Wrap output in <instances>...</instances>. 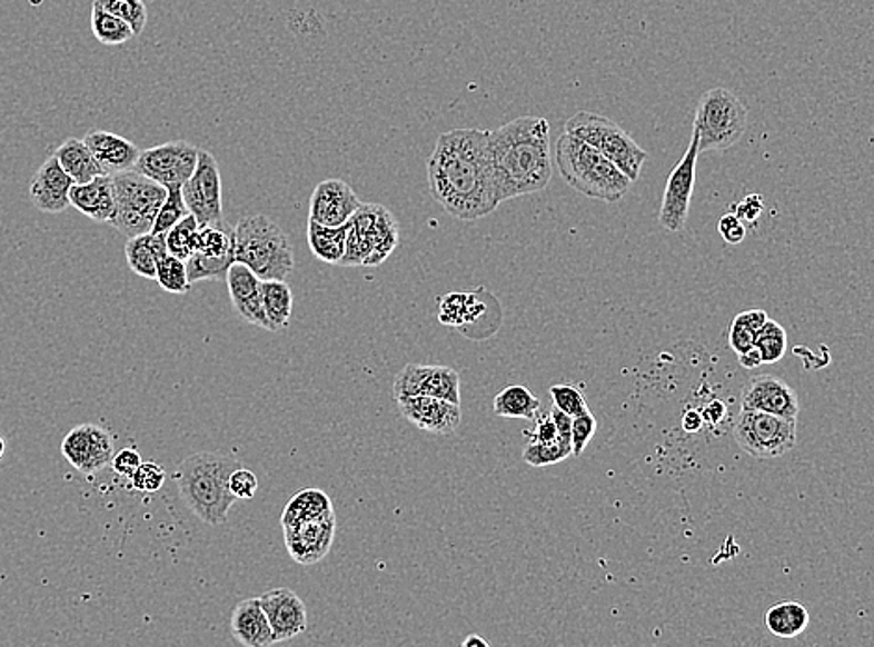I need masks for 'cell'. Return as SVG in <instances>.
<instances>
[{
    "label": "cell",
    "mask_w": 874,
    "mask_h": 647,
    "mask_svg": "<svg viewBox=\"0 0 874 647\" xmlns=\"http://www.w3.org/2000/svg\"><path fill=\"white\" fill-rule=\"evenodd\" d=\"M241 462L231 454L200 451L185 457L173 475L179 497L195 517L209 526L225 525L237 502L230 491V475Z\"/></svg>",
    "instance_id": "obj_3"
},
{
    "label": "cell",
    "mask_w": 874,
    "mask_h": 647,
    "mask_svg": "<svg viewBox=\"0 0 874 647\" xmlns=\"http://www.w3.org/2000/svg\"><path fill=\"white\" fill-rule=\"evenodd\" d=\"M766 629L777 638H796L810 625V613L798 601L776 603L765 614Z\"/></svg>",
    "instance_id": "obj_31"
},
{
    "label": "cell",
    "mask_w": 874,
    "mask_h": 647,
    "mask_svg": "<svg viewBox=\"0 0 874 647\" xmlns=\"http://www.w3.org/2000/svg\"><path fill=\"white\" fill-rule=\"evenodd\" d=\"M565 133L584 140L608 161L614 162L628 180L636 183L649 153L619 126L606 116L592 110H580L565 123Z\"/></svg>",
    "instance_id": "obj_6"
},
{
    "label": "cell",
    "mask_w": 874,
    "mask_h": 647,
    "mask_svg": "<svg viewBox=\"0 0 874 647\" xmlns=\"http://www.w3.org/2000/svg\"><path fill=\"white\" fill-rule=\"evenodd\" d=\"M550 417H553V422L554 426H556L559 439L570 440L573 418H570L569 415H565L564 410H559L558 407H554V409L550 410Z\"/></svg>",
    "instance_id": "obj_53"
},
{
    "label": "cell",
    "mask_w": 874,
    "mask_h": 647,
    "mask_svg": "<svg viewBox=\"0 0 874 647\" xmlns=\"http://www.w3.org/2000/svg\"><path fill=\"white\" fill-rule=\"evenodd\" d=\"M550 396H553L554 407L564 410L565 415H569L570 418L584 415V412L589 410L584 394L576 387L556 385V387L550 388Z\"/></svg>",
    "instance_id": "obj_44"
},
{
    "label": "cell",
    "mask_w": 874,
    "mask_h": 647,
    "mask_svg": "<svg viewBox=\"0 0 874 647\" xmlns=\"http://www.w3.org/2000/svg\"><path fill=\"white\" fill-rule=\"evenodd\" d=\"M755 344V330L746 324V319H744L743 313H738L735 319H733V324H731L729 329V346L733 351L738 355V352L746 351L749 347L754 346Z\"/></svg>",
    "instance_id": "obj_48"
},
{
    "label": "cell",
    "mask_w": 874,
    "mask_h": 647,
    "mask_svg": "<svg viewBox=\"0 0 874 647\" xmlns=\"http://www.w3.org/2000/svg\"><path fill=\"white\" fill-rule=\"evenodd\" d=\"M85 145L92 151L99 167L103 168L105 173H115L132 170L139 161L140 150L132 145L131 140L123 139L120 135L109 133L103 129H96L85 137Z\"/></svg>",
    "instance_id": "obj_23"
},
{
    "label": "cell",
    "mask_w": 874,
    "mask_h": 647,
    "mask_svg": "<svg viewBox=\"0 0 874 647\" xmlns=\"http://www.w3.org/2000/svg\"><path fill=\"white\" fill-rule=\"evenodd\" d=\"M4 451H7V445H4V439L0 437V459L4 457Z\"/></svg>",
    "instance_id": "obj_57"
},
{
    "label": "cell",
    "mask_w": 874,
    "mask_h": 647,
    "mask_svg": "<svg viewBox=\"0 0 874 647\" xmlns=\"http://www.w3.org/2000/svg\"><path fill=\"white\" fill-rule=\"evenodd\" d=\"M468 301H470V293H448V296L440 297L438 299L440 324L463 329L466 325Z\"/></svg>",
    "instance_id": "obj_42"
},
{
    "label": "cell",
    "mask_w": 874,
    "mask_h": 647,
    "mask_svg": "<svg viewBox=\"0 0 874 647\" xmlns=\"http://www.w3.org/2000/svg\"><path fill=\"white\" fill-rule=\"evenodd\" d=\"M167 238L165 233H145L127 239L126 258L131 271L139 277L156 280L157 260L167 256Z\"/></svg>",
    "instance_id": "obj_26"
},
{
    "label": "cell",
    "mask_w": 874,
    "mask_h": 647,
    "mask_svg": "<svg viewBox=\"0 0 874 647\" xmlns=\"http://www.w3.org/2000/svg\"><path fill=\"white\" fill-rule=\"evenodd\" d=\"M261 302L271 332L289 327L294 313V293L286 280H261Z\"/></svg>",
    "instance_id": "obj_28"
},
{
    "label": "cell",
    "mask_w": 874,
    "mask_h": 647,
    "mask_svg": "<svg viewBox=\"0 0 874 647\" xmlns=\"http://www.w3.org/2000/svg\"><path fill=\"white\" fill-rule=\"evenodd\" d=\"M231 636L245 647H269L277 644L271 624L265 616L259 599L237 603L230 619Z\"/></svg>",
    "instance_id": "obj_24"
},
{
    "label": "cell",
    "mask_w": 874,
    "mask_h": 647,
    "mask_svg": "<svg viewBox=\"0 0 874 647\" xmlns=\"http://www.w3.org/2000/svg\"><path fill=\"white\" fill-rule=\"evenodd\" d=\"M746 225H744L743 220L738 219L735 213H727L722 215V219L718 222V233L724 239L725 243L727 245H741L743 243L744 239H746Z\"/></svg>",
    "instance_id": "obj_49"
},
{
    "label": "cell",
    "mask_w": 874,
    "mask_h": 647,
    "mask_svg": "<svg viewBox=\"0 0 874 647\" xmlns=\"http://www.w3.org/2000/svg\"><path fill=\"white\" fill-rule=\"evenodd\" d=\"M198 228H200V225L196 222L195 217L190 213L185 219L179 220L178 225L172 226L165 233L168 255L176 256L179 260H189L190 256L195 255L196 231H198Z\"/></svg>",
    "instance_id": "obj_38"
},
{
    "label": "cell",
    "mask_w": 874,
    "mask_h": 647,
    "mask_svg": "<svg viewBox=\"0 0 874 647\" xmlns=\"http://www.w3.org/2000/svg\"><path fill=\"white\" fill-rule=\"evenodd\" d=\"M167 481V472L159 462L142 461L137 472L131 476V484L137 491L151 492L161 491L162 486Z\"/></svg>",
    "instance_id": "obj_43"
},
{
    "label": "cell",
    "mask_w": 874,
    "mask_h": 647,
    "mask_svg": "<svg viewBox=\"0 0 874 647\" xmlns=\"http://www.w3.org/2000/svg\"><path fill=\"white\" fill-rule=\"evenodd\" d=\"M258 599L265 616L271 624L277 644L291 640L308 629V614H306L305 603L294 590L277 588V590L265 591L264 596Z\"/></svg>",
    "instance_id": "obj_19"
},
{
    "label": "cell",
    "mask_w": 874,
    "mask_h": 647,
    "mask_svg": "<svg viewBox=\"0 0 874 647\" xmlns=\"http://www.w3.org/2000/svg\"><path fill=\"white\" fill-rule=\"evenodd\" d=\"M347 228L349 226H322L308 220V247L317 260L332 266H340L346 252Z\"/></svg>",
    "instance_id": "obj_29"
},
{
    "label": "cell",
    "mask_w": 874,
    "mask_h": 647,
    "mask_svg": "<svg viewBox=\"0 0 874 647\" xmlns=\"http://www.w3.org/2000/svg\"><path fill=\"white\" fill-rule=\"evenodd\" d=\"M230 491L237 500H252L258 492V476L250 468L237 467L230 475Z\"/></svg>",
    "instance_id": "obj_46"
},
{
    "label": "cell",
    "mask_w": 874,
    "mask_h": 647,
    "mask_svg": "<svg viewBox=\"0 0 874 647\" xmlns=\"http://www.w3.org/2000/svg\"><path fill=\"white\" fill-rule=\"evenodd\" d=\"M697 157H699V137L696 129H692L688 150L669 173L662 197L658 222L664 230L681 231L686 226L691 215L692 195L696 186Z\"/></svg>",
    "instance_id": "obj_11"
},
{
    "label": "cell",
    "mask_w": 874,
    "mask_h": 647,
    "mask_svg": "<svg viewBox=\"0 0 874 647\" xmlns=\"http://www.w3.org/2000/svg\"><path fill=\"white\" fill-rule=\"evenodd\" d=\"M796 422L763 410L743 409L735 418L733 437L755 459H774L793 450L798 437Z\"/></svg>",
    "instance_id": "obj_10"
},
{
    "label": "cell",
    "mask_w": 874,
    "mask_h": 647,
    "mask_svg": "<svg viewBox=\"0 0 874 647\" xmlns=\"http://www.w3.org/2000/svg\"><path fill=\"white\" fill-rule=\"evenodd\" d=\"M234 261H236L234 255L225 256V258H209V256L195 252L189 260H185L187 278L190 283L201 282V280H225L226 272Z\"/></svg>",
    "instance_id": "obj_37"
},
{
    "label": "cell",
    "mask_w": 874,
    "mask_h": 647,
    "mask_svg": "<svg viewBox=\"0 0 874 647\" xmlns=\"http://www.w3.org/2000/svg\"><path fill=\"white\" fill-rule=\"evenodd\" d=\"M743 409L763 410L776 417L798 420V394L779 377L755 376L743 390Z\"/></svg>",
    "instance_id": "obj_18"
},
{
    "label": "cell",
    "mask_w": 874,
    "mask_h": 647,
    "mask_svg": "<svg viewBox=\"0 0 874 647\" xmlns=\"http://www.w3.org/2000/svg\"><path fill=\"white\" fill-rule=\"evenodd\" d=\"M403 417L427 434L451 435L460 424V405L431 396H405L397 398Z\"/></svg>",
    "instance_id": "obj_17"
},
{
    "label": "cell",
    "mask_w": 874,
    "mask_h": 647,
    "mask_svg": "<svg viewBox=\"0 0 874 647\" xmlns=\"http://www.w3.org/2000/svg\"><path fill=\"white\" fill-rule=\"evenodd\" d=\"M234 256L261 280H286L295 255L286 231L265 215L242 217L234 228Z\"/></svg>",
    "instance_id": "obj_5"
},
{
    "label": "cell",
    "mask_w": 874,
    "mask_h": 647,
    "mask_svg": "<svg viewBox=\"0 0 874 647\" xmlns=\"http://www.w3.org/2000/svg\"><path fill=\"white\" fill-rule=\"evenodd\" d=\"M187 215H189V209H187L183 195H181V186H168L167 197L162 200L151 231L153 233H167L172 226L178 225L179 220L185 219Z\"/></svg>",
    "instance_id": "obj_41"
},
{
    "label": "cell",
    "mask_w": 874,
    "mask_h": 647,
    "mask_svg": "<svg viewBox=\"0 0 874 647\" xmlns=\"http://www.w3.org/2000/svg\"><path fill=\"white\" fill-rule=\"evenodd\" d=\"M52 156L57 157L63 172L68 173L77 186L88 183L105 173L103 168L99 167V162L92 156V151L88 150L85 140L73 139V137L66 139Z\"/></svg>",
    "instance_id": "obj_27"
},
{
    "label": "cell",
    "mask_w": 874,
    "mask_h": 647,
    "mask_svg": "<svg viewBox=\"0 0 874 647\" xmlns=\"http://www.w3.org/2000/svg\"><path fill=\"white\" fill-rule=\"evenodd\" d=\"M362 206V200L344 180H325L310 198V220L322 226H344Z\"/></svg>",
    "instance_id": "obj_20"
},
{
    "label": "cell",
    "mask_w": 874,
    "mask_h": 647,
    "mask_svg": "<svg viewBox=\"0 0 874 647\" xmlns=\"http://www.w3.org/2000/svg\"><path fill=\"white\" fill-rule=\"evenodd\" d=\"M115 440L109 431L93 424L71 429L62 442V456L82 475H93L115 457Z\"/></svg>",
    "instance_id": "obj_15"
},
{
    "label": "cell",
    "mask_w": 874,
    "mask_h": 647,
    "mask_svg": "<svg viewBox=\"0 0 874 647\" xmlns=\"http://www.w3.org/2000/svg\"><path fill=\"white\" fill-rule=\"evenodd\" d=\"M394 398L431 396L460 405V377L454 368L438 365L405 366L391 385Z\"/></svg>",
    "instance_id": "obj_14"
},
{
    "label": "cell",
    "mask_w": 874,
    "mask_h": 647,
    "mask_svg": "<svg viewBox=\"0 0 874 647\" xmlns=\"http://www.w3.org/2000/svg\"><path fill=\"white\" fill-rule=\"evenodd\" d=\"M99 7L129 24L132 34L140 36L148 24V8L145 0H96Z\"/></svg>",
    "instance_id": "obj_39"
},
{
    "label": "cell",
    "mask_w": 874,
    "mask_h": 647,
    "mask_svg": "<svg viewBox=\"0 0 874 647\" xmlns=\"http://www.w3.org/2000/svg\"><path fill=\"white\" fill-rule=\"evenodd\" d=\"M195 252L209 258L234 255V228L225 220L200 226L196 231Z\"/></svg>",
    "instance_id": "obj_33"
},
{
    "label": "cell",
    "mask_w": 874,
    "mask_h": 647,
    "mask_svg": "<svg viewBox=\"0 0 874 647\" xmlns=\"http://www.w3.org/2000/svg\"><path fill=\"white\" fill-rule=\"evenodd\" d=\"M553 157L562 180L570 189L593 200L622 202L634 186L603 153L565 131L554 142Z\"/></svg>",
    "instance_id": "obj_4"
},
{
    "label": "cell",
    "mask_w": 874,
    "mask_h": 647,
    "mask_svg": "<svg viewBox=\"0 0 874 647\" xmlns=\"http://www.w3.org/2000/svg\"><path fill=\"white\" fill-rule=\"evenodd\" d=\"M185 203L198 225L222 220V180L213 153L198 148L195 172L181 186Z\"/></svg>",
    "instance_id": "obj_12"
},
{
    "label": "cell",
    "mask_w": 874,
    "mask_h": 647,
    "mask_svg": "<svg viewBox=\"0 0 874 647\" xmlns=\"http://www.w3.org/2000/svg\"><path fill=\"white\" fill-rule=\"evenodd\" d=\"M347 226L346 252L340 266H380L399 243L397 220L379 203H362Z\"/></svg>",
    "instance_id": "obj_7"
},
{
    "label": "cell",
    "mask_w": 874,
    "mask_h": 647,
    "mask_svg": "<svg viewBox=\"0 0 874 647\" xmlns=\"http://www.w3.org/2000/svg\"><path fill=\"white\" fill-rule=\"evenodd\" d=\"M198 148L187 140H172L165 145L140 150L139 161L132 170L159 186H183L195 172Z\"/></svg>",
    "instance_id": "obj_13"
},
{
    "label": "cell",
    "mask_w": 874,
    "mask_h": 647,
    "mask_svg": "<svg viewBox=\"0 0 874 647\" xmlns=\"http://www.w3.org/2000/svg\"><path fill=\"white\" fill-rule=\"evenodd\" d=\"M328 515H334V506L327 492H322L321 489H305L286 504L282 526L300 525Z\"/></svg>",
    "instance_id": "obj_30"
},
{
    "label": "cell",
    "mask_w": 874,
    "mask_h": 647,
    "mask_svg": "<svg viewBox=\"0 0 874 647\" xmlns=\"http://www.w3.org/2000/svg\"><path fill=\"white\" fill-rule=\"evenodd\" d=\"M755 347L759 349L763 365H776L787 351V332L782 325L768 318L755 335Z\"/></svg>",
    "instance_id": "obj_35"
},
{
    "label": "cell",
    "mask_w": 874,
    "mask_h": 647,
    "mask_svg": "<svg viewBox=\"0 0 874 647\" xmlns=\"http://www.w3.org/2000/svg\"><path fill=\"white\" fill-rule=\"evenodd\" d=\"M694 129L699 153L729 150L748 129V107L727 88H711L699 98Z\"/></svg>",
    "instance_id": "obj_8"
},
{
    "label": "cell",
    "mask_w": 874,
    "mask_h": 647,
    "mask_svg": "<svg viewBox=\"0 0 874 647\" xmlns=\"http://www.w3.org/2000/svg\"><path fill=\"white\" fill-rule=\"evenodd\" d=\"M32 2H34V4H40L41 0H32Z\"/></svg>",
    "instance_id": "obj_58"
},
{
    "label": "cell",
    "mask_w": 874,
    "mask_h": 647,
    "mask_svg": "<svg viewBox=\"0 0 874 647\" xmlns=\"http://www.w3.org/2000/svg\"><path fill=\"white\" fill-rule=\"evenodd\" d=\"M336 534V514L308 520L295 526H284L286 549L297 564L311 566L321 561L332 547Z\"/></svg>",
    "instance_id": "obj_16"
},
{
    "label": "cell",
    "mask_w": 874,
    "mask_h": 647,
    "mask_svg": "<svg viewBox=\"0 0 874 647\" xmlns=\"http://www.w3.org/2000/svg\"><path fill=\"white\" fill-rule=\"evenodd\" d=\"M699 412H702L703 424H705V426H708V428H716V426H719V424L725 420L727 405H725L724 401H719V399H713V401L703 405Z\"/></svg>",
    "instance_id": "obj_52"
},
{
    "label": "cell",
    "mask_w": 874,
    "mask_h": 647,
    "mask_svg": "<svg viewBox=\"0 0 874 647\" xmlns=\"http://www.w3.org/2000/svg\"><path fill=\"white\" fill-rule=\"evenodd\" d=\"M736 357H738V365L743 366L744 370H755L763 365V357H761V351L755 347V344L746 351L738 352Z\"/></svg>",
    "instance_id": "obj_54"
},
{
    "label": "cell",
    "mask_w": 874,
    "mask_h": 647,
    "mask_svg": "<svg viewBox=\"0 0 874 647\" xmlns=\"http://www.w3.org/2000/svg\"><path fill=\"white\" fill-rule=\"evenodd\" d=\"M70 206L96 222H110L116 209L112 176L101 173L88 183H73L70 189Z\"/></svg>",
    "instance_id": "obj_25"
},
{
    "label": "cell",
    "mask_w": 874,
    "mask_h": 647,
    "mask_svg": "<svg viewBox=\"0 0 874 647\" xmlns=\"http://www.w3.org/2000/svg\"><path fill=\"white\" fill-rule=\"evenodd\" d=\"M487 137L485 129H451L438 137L427 161L431 197L455 219L473 222L498 208Z\"/></svg>",
    "instance_id": "obj_1"
},
{
    "label": "cell",
    "mask_w": 874,
    "mask_h": 647,
    "mask_svg": "<svg viewBox=\"0 0 874 647\" xmlns=\"http://www.w3.org/2000/svg\"><path fill=\"white\" fill-rule=\"evenodd\" d=\"M71 186L73 180L63 172L57 157H49L30 181V202L34 203V208L40 209L41 213H63L70 208Z\"/></svg>",
    "instance_id": "obj_21"
},
{
    "label": "cell",
    "mask_w": 874,
    "mask_h": 647,
    "mask_svg": "<svg viewBox=\"0 0 874 647\" xmlns=\"http://www.w3.org/2000/svg\"><path fill=\"white\" fill-rule=\"evenodd\" d=\"M496 202L542 192L553 181L550 123L542 116H520L487 137Z\"/></svg>",
    "instance_id": "obj_2"
},
{
    "label": "cell",
    "mask_w": 874,
    "mask_h": 647,
    "mask_svg": "<svg viewBox=\"0 0 874 647\" xmlns=\"http://www.w3.org/2000/svg\"><path fill=\"white\" fill-rule=\"evenodd\" d=\"M90 29H92L93 38L99 43H103V46H123V43L135 38L129 24L123 23L121 19L103 10L98 2H93Z\"/></svg>",
    "instance_id": "obj_34"
},
{
    "label": "cell",
    "mask_w": 874,
    "mask_h": 647,
    "mask_svg": "<svg viewBox=\"0 0 874 647\" xmlns=\"http://www.w3.org/2000/svg\"><path fill=\"white\" fill-rule=\"evenodd\" d=\"M476 646L489 647V641L485 640V638H481V636L478 635H470L468 636V638H466L465 641H463V647H476Z\"/></svg>",
    "instance_id": "obj_56"
},
{
    "label": "cell",
    "mask_w": 874,
    "mask_h": 647,
    "mask_svg": "<svg viewBox=\"0 0 874 647\" xmlns=\"http://www.w3.org/2000/svg\"><path fill=\"white\" fill-rule=\"evenodd\" d=\"M140 462H142V457H140L139 451L135 450V448H123V450L115 451V457H112L110 465H112V470H115L116 475L131 480V476L137 472Z\"/></svg>",
    "instance_id": "obj_50"
},
{
    "label": "cell",
    "mask_w": 874,
    "mask_h": 647,
    "mask_svg": "<svg viewBox=\"0 0 874 647\" xmlns=\"http://www.w3.org/2000/svg\"><path fill=\"white\" fill-rule=\"evenodd\" d=\"M495 415L501 418H524V420H535L542 409V401L532 390L520 385L504 388L496 394Z\"/></svg>",
    "instance_id": "obj_32"
},
{
    "label": "cell",
    "mask_w": 874,
    "mask_h": 647,
    "mask_svg": "<svg viewBox=\"0 0 874 647\" xmlns=\"http://www.w3.org/2000/svg\"><path fill=\"white\" fill-rule=\"evenodd\" d=\"M524 435L528 437L529 442H553L558 439V431H556L550 412L537 415L534 431H524Z\"/></svg>",
    "instance_id": "obj_51"
},
{
    "label": "cell",
    "mask_w": 874,
    "mask_h": 647,
    "mask_svg": "<svg viewBox=\"0 0 874 647\" xmlns=\"http://www.w3.org/2000/svg\"><path fill=\"white\" fill-rule=\"evenodd\" d=\"M573 456L570 440L556 439L553 442H529L523 451L524 462L529 467L543 468L556 465Z\"/></svg>",
    "instance_id": "obj_36"
},
{
    "label": "cell",
    "mask_w": 874,
    "mask_h": 647,
    "mask_svg": "<svg viewBox=\"0 0 874 647\" xmlns=\"http://www.w3.org/2000/svg\"><path fill=\"white\" fill-rule=\"evenodd\" d=\"M763 211H765V198H763V195H748L741 202L731 206V213H735L746 226L757 225Z\"/></svg>",
    "instance_id": "obj_47"
},
{
    "label": "cell",
    "mask_w": 874,
    "mask_h": 647,
    "mask_svg": "<svg viewBox=\"0 0 874 647\" xmlns=\"http://www.w3.org/2000/svg\"><path fill=\"white\" fill-rule=\"evenodd\" d=\"M156 280L168 293L183 296L190 288L185 261L172 255L162 256L161 260H157Z\"/></svg>",
    "instance_id": "obj_40"
},
{
    "label": "cell",
    "mask_w": 874,
    "mask_h": 647,
    "mask_svg": "<svg viewBox=\"0 0 874 647\" xmlns=\"http://www.w3.org/2000/svg\"><path fill=\"white\" fill-rule=\"evenodd\" d=\"M595 431H597V420H595V417H593L589 410L584 412V415H578V417L573 418V426H570V448H573V456H582V451L586 450V446L592 442Z\"/></svg>",
    "instance_id": "obj_45"
},
{
    "label": "cell",
    "mask_w": 874,
    "mask_h": 647,
    "mask_svg": "<svg viewBox=\"0 0 874 647\" xmlns=\"http://www.w3.org/2000/svg\"><path fill=\"white\" fill-rule=\"evenodd\" d=\"M681 422H683V429H685L686 434H699V431L705 428L699 409L686 410Z\"/></svg>",
    "instance_id": "obj_55"
},
{
    "label": "cell",
    "mask_w": 874,
    "mask_h": 647,
    "mask_svg": "<svg viewBox=\"0 0 874 647\" xmlns=\"http://www.w3.org/2000/svg\"><path fill=\"white\" fill-rule=\"evenodd\" d=\"M112 189L116 209L109 225L115 226L127 239L150 233L162 200L167 197V187L148 180L137 170H126L112 176Z\"/></svg>",
    "instance_id": "obj_9"
},
{
    "label": "cell",
    "mask_w": 874,
    "mask_h": 647,
    "mask_svg": "<svg viewBox=\"0 0 874 647\" xmlns=\"http://www.w3.org/2000/svg\"><path fill=\"white\" fill-rule=\"evenodd\" d=\"M225 280L237 316L245 319L247 324L269 330V321L265 318L264 302H261V278L254 275L247 266L234 261L226 272Z\"/></svg>",
    "instance_id": "obj_22"
}]
</instances>
